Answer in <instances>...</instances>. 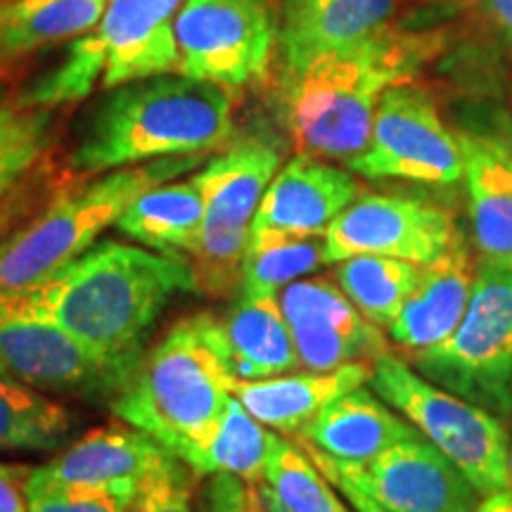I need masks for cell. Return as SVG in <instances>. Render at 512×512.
<instances>
[{
	"instance_id": "cell-1",
	"label": "cell",
	"mask_w": 512,
	"mask_h": 512,
	"mask_svg": "<svg viewBox=\"0 0 512 512\" xmlns=\"http://www.w3.org/2000/svg\"><path fill=\"white\" fill-rule=\"evenodd\" d=\"M441 48L439 34L392 27L304 67H280L271 105L299 155L349 159L366 150L384 91L415 76Z\"/></svg>"
},
{
	"instance_id": "cell-2",
	"label": "cell",
	"mask_w": 512,
	"mask_h": 512,
	"mask_svg": "<svg viewBox=\"0 0 512 512\" xmlns=\"http://www.w3.org/2000/svg\"><path fill=\"white\" fill-rule=\"evenodd\" d=\"M183 292H197L188 256L102 240L53 278L10 299L50 318L100 356L133 368L159 313Z\"/></svg>"
},
{
	"instance_id": "cell-3",
	"label": "cell",
	"mask_w": 512,
	"mask_h": 512,
	"mask_svg": "<svg viewBox=\"0 0 512 512\" xmlns=\"http://www.w3.org/2000/svg\"><path fill=\"white\" fill-rule=\"evenodd\" d=\"M233 138V91L185 74H159L112 88L95 107L69 166L76 174H102L207 155Z\"/></svg>"
},
{
	"instance_id": "cell-4",
	"label": "cell",
	"mask_w": 512,
	"mask_h": 512,
	"mask_svg": "<svg viewBox=\"0 0 512 512\" xmlns=\"http://www.w3.org/2000/svg\"><path fill=\"white\" fill-rule=\"evenodd\" d=\"M235 382L223 356L221 320L200 311L176 320L140 356L107 408L188 463L219 430Z\"/></svg>"
},
{
	"instance_id": "cell-5",
	"label": "cell",
	"mask_w": 512,
	"mask_h": 512,
	"mask_svg": "<svg viewBox=\"0 0 512 512\" xmlns=\"http://www.w3.org/2000/svg\"><path fill=\"white\" fill-rule=\"evenodd\" d=\"M202 162L204 155L166 157L110 171L81 188L64 185L46 207L0 235V302L53 278L88 252L138 195Z\"/></svg>"
},
{
	"instance_id": "cell-6",
	"label": "cell",
	"mask_w": 512,
	"mask_h": 512,
	"mask_svg": "<svg viewBox=\"0 0 512 512\" xmlns=\"http://www.w3.org/2000/svg\"><path fill=\"white\" fill-rule=\"evenodd\" d=\"M283 164V147L268 133L233 138L221 155L197 171L204 197V223L188 259L197 292L228 297L240 292L242 264L261 197Z\"/></svg>"
},
{
	"instance_id": "cell-7",
	"label": "cell",
	"mask_w": 512,
	"mask_h": 512,
	"mask_svg": "<svg viewBox=\"0 0 512 512\" xmlns=\"http://www.w3.org/2000/svg\"><path fill=\"white\" fill-rule=\"evenodd\" d=\"M411 363L446 392L512 420V271L479 259L460 325L437 347L413 354Z\"/></svg>"
},
{
	"instance_id": "cell-8",
	"label": "cell",
	"mask_w": 512,
	"mask_h": 512,
	"mask_svg": "<svg viewBox=\"0 0 512 512\" xmlns=\"http://www.w3.org/2000/svg\"><path fill=\"white\" fill-rule=\"evenodd\" d=\"M368 384L453 460L479 494L510 489V434L501 418L446 392L394 354L373 363Z\"/></svg>"
},
{
	"instance_id": "cell-9",
	"label": "cell",
	"mask_w": 512,
	"mask_h": 512,
	"mask_svg": "<svg viewBox=\"0 0 512 512\" xmlns=\"http://www.w3.org/2000/svg\"><path fill=\"white\" fill-rule=\"evenodd\" d=\"M347 169L373 181L451 188L463 183L465 162L458 133L446 126L432 93L408 81L384 91L366 150L349 159Z\"/></svg>"
},
{
	"instance_id": "cell-10",
	"label": "cell",
	"mask_w": 512,
	"mask_h": 512,
	"mask_svg": "<svg viewBox=\"0 0 512 512\" xmlns=\"http://www.w3.org/2000/svg\"><path fill=\"white\" fill-rule=\"evenodd\" d=\"M174 31L178 74L240 91L271 74L280 24L268 0H188Z\"/></svg>"
},
{
	"instance_id": "cell-11",
	"label": "cell",
	"mask_w": 512,
	"mask_h": 512,
	"mask_svg": "<svg viewBox=\"0 0 512 512\" xmlns=\"http://www.w3.org/2000/svg\"><path fill=\"white\" fill-rule=\"evenodd\" d=\"M131 370L17 299L0 302V375L8 380L43 394L110 403Z\"/></svg>"
},
{
	"instance_id": "cell-12",
	"label": "cell",
	"mask_w": 512,
	"mask_h": 512,
	"mask_svg": "<svg viewBox=\"0 0 512 512\" xmlns=\"http://www.w3.org/2000/svg\"><path fill=\"white\" fill-rule=\"evenodd\" d=\"M306 456L328 479H344L382 503L389 512H472L482 501L477 486L432 441H401L370 463H342L306 441Z\"/></svg>"
},
{
	"instance_id": "cell-13",
	"label": "cell",
	"mask_w": 512,
	"mask_h": 512,
	"mask_svg": "<svg viewBox=\"0 0 512 512\" xmlns=\"http://www.w3.org/2000/svg\"><path fill=\"white\" fill-rule=\"evenodd\" d=\"M451 211L418 197L363 195L325 230V264L375 254L430 266L460 238Z\"/></svg>"
},
{
	"instance_id": "cell-14",
	"label": "cell",
	"mask_w": 512,
	"mask_h": 512,
	"mask_svg": "<svg viewBox=\"0 0 512 512\" xmlns=\"http://www.w3.org/2000/svg\"><path fill=\"white\" fill-rule=\"evenodd\" d=\"M290 325L299 366L330 373L349 363L380 361L389 354L382 328L363 316L330 278L294 280L278 294Z\"/></svg>"
},
{
	"instance_id": "cell-15",
	"label": "cell",
	"mask_w": 512,
	"mask_h": 512,
	"mask_svg": "<svg viewBox=\"0 0 512 512\" xmlns=\"http://www.w3.org/2000/svg\"><path fill=\"white\" fill-rule=\"evenodd\" d=\"M174 453L119 420V425L98 427L50 460L31 470V479L55 486H91L136 498L147 479Z\"/></svg>"
},
{
	"instance_id": "cell-16",
	"label": "cell",
	"mask_w": 512,
	"mask_h": 512,
	"mask_svg": "<svg viewBox=\"0 0 512 512\" xmlns=\"http://www.w3.org/2000/svg\"><path fill=\"white\" fill-rule=\"evenodd\" d=\"M361 185L349 171L320 157L297 155L275 174L256 209L252 230L323 238L330 223L358 200Z\"/></svg>"
},
{
	"instance_id": "cell-17",
	"label": "cell",
	"mask_w": 512,
	"mask_h": 512,
	"mask_svg": "<svg viewBox=\"0 0 512 512\" xmlns=\"http://www.w3.org/2000/svg\"><path fill=\"white\" fill-rule=\"evenodd\" d=\"M472 240L479 259L512 271V140L460 131Z\"/></svg>"
},
{
	"instance_id": "cell-18",
	"label": "cell",
	"mask_w": 512,
	"mask_h": 512,
	"mask_svg": "<svg viewBox=\"0 0 512 512\" xmlns=\"http://www.w3.org/2000/svg\"><path fill=\"white\" fill-rule=\"evenodd\" d=\"M475 278V256L460 235L441 259L422 266L418 285L389 325V337L408 356L437 347L463 320L475 290Z\"/></svg>"
},
{
	"instance_id": "cell-19",
	"label": "cell",
	"mask_w": 512,
	"mask_h": 512,
	"mask_svg": "<svg viewBox=\"0 0 512 512\" xmlns=\"http://www.w3.org/2000/svg\"><path fill=\"white\" fill-rule=\"evenodd\" d=\"M98 31L107 50L105 91L181 67L174 15L157 0H107Z\"/></svg>"
},
{
	"instance_id": "cell-20",
	"label": "cell",
	"mask_w": 512,
	"mask_h": 512,
	"mask_svg": "<svg viewBox=\"0 0 512 512\" xmlns=\"http://www.w3.org/2000/svg\"><path fill=\"white\" fill-rule=\"evenodd\" d=\"M396 0H283L280 67H304L389 27Z\"/></svg>"
},
{
	"instance_id": "cell-21",
	"label": "cell",
	"mask_w": 512,
	"mask_h": 512,
	"mask_svg": "<svg viewBox=\"0 0 512 512\" xmlns=\"http://www.w3.org/2000/svg\"><path fill=\"white\" fill-rule=\"evenodd\" d=\"M422 437L399 411L366 387L351 389L320 411L302 432L306 441L325 456L342 463H370L401 441Z\"/></svg>"
},
{
	"instance_id": "cell-22",
	"label": "cell",
	"mask_w": 512,
	"mask_h": 512,
	"mask_svg": "<svg viewBox=\"0 0 512 512\" xmlns=\"http://www.w3.org/2000/svg\"><path fill=\"white\" fill-rule=\"evenodd\" d=\"M373 377L370 363H349L330 373H285L266 380L235 382V396L264 427L297 437L328 403Z\"/></svg>"
},
{
	"instance_id": "cell-23",
	"label": "cell",
	"mask_w": 512,
	"mask_h": 512,
	"mask_svg": "<svg viewBox=\"0 0 512 512\" xmlns=\"http://www.w3.org/2000/svg\"><path fill=\"white\" fill-rule=\"evenodd\" d=\"M221 320L223 356L235 380L252 382L299 368L278 294H238Z\"/></svg>"
},
{
	"instance_id": "cell-24",
	"label": "cell",
	"mask_w": 512,
	"mask_h": 512,
	"mask_svg": "<svg viewBox=\"0 0 512 512\" xmlns=\"http://www.w3.org/2000/svg\"><path fill=\"white\" fill-rule=\"evenodd\" d=\"M107 0H0V76L100 24Z\"/></svg>"
},
{
	"instance_id": "cell-25",
	"label": "cell",
	"mask_w": 512,
	"mask_h": 512,
	"mask_svg": "<svg viewBox=\"0 0 512 512\" xmlns=\"http://www.w3.org/2000/svg\"><path fill=\"white\" fill-rule=\"evenodd\" d=\"M204 197L195 178L162 183L128 204L114 228L157 252L192 254L202 235Z\"/></svg>"
},
{
	"instance_id": "cell-26",
	"label": "cell",
	"mask_w": 512,
	"mask_h": 512,
	"mask_svg": "<svg viewBox=\"0 0 512 512\" xmlns=\"http://www.w3.org/2000/svg\"><path fill=\"white\" fill-rule=\"evenodd\" d=\"M420 273L422 266L411 261L361 254L339 261L335 280L370 323L389 330L418 285Z\"/></svg>"
},
{
	"instance_id": "cell-27",
	"label": "cell",
	"mask_w": 512,
	"mask_h": 512,
	"mask_svg": "<svg viewBox=\"0 0 512 512\" xmlns=\"http://www.w3.org/2000/svg\"><path fill=\"white\" fill-rule=\"evenodd\" d=\"M74 425L67 406L0 375V451H55Z\"/></svg>"
},
{
	"instance_id": "cell-28",
	"label": "cell",
	"mask_w": 512,
	"mask_h": 512,
	"mask_svg": "<svg viewBox=\"0 0 512 512\" xmlns=\"http://www.w3.org/2000/svg\"><path fill=\"white\" fill-rule=\"evenodd\" d=\"M273 437L261 422H256L238 396L228 403V411L219 422V430L202 451H197L188 463L197 477L235 475L247 482H264L268 451Z\"/></svg>"
},
{
	"instance_id": "cell-29",
	"label": "cell",
	"mask_w": 512,
	"mask_h": 512,
	"mask_svg": "<svg viewBox=\"0 0 512 512\" xmlns=\"http://www.w3.org/2000/svg\"><path fill=\"white\" fill-rule=\"evenodd\" d=\"M325 264V242L320 238L252 230L245 264H242V294H280L294 280H302Z\"/></svg>"
},
{
	"instance_id": "cell-30",
	"label": "cell",
	"mask_w": 512,
	"mask_h": 512,
	"mask_svg": "<svg viewBox=\"0 0 512 512\" xmlns=\"http://www.w3.org/2000/svg\"><path fill=\"white\" fill-rule=\"evenodd\" d=\"M55 110L0 95V200L48 162Z\"/></svg>"
},
{
	"instance_id": "cell-31",
	"label": "cell",
	"mask_w": 512,
	"mask_h": 512,
	"mask_svg": "<svg viewBox=\"0 0 512 512\" xmlns=\"http://www.w3.org/2000/svg\"><path fill=\"white\" fill-rule=\"evenodd\" d=\"M264 484L290 512H349L302 446L273 437Z\"/></svg>"
},
{
	"instance_id": "cell-32",
	"label": "cell",
	"mask_w": 512,
	"mask_h": 512,
	"mask_svg": "<svg viewBox=\"0 0 512 512\" xmlns=\"http://www.w3.org/2000/svg\"><path fill=\"white\" fill-rule=\"evenodd\" d=\"M107 69V50L102 43L98 27L88 31L69 43V55L62 64H57L53 72L41 76L34 86L19 93V100L29 107H57L69 105L88 98L95 81Z\"/></svg>"
},
{
	"instance_id": "cell-33",
	"label": "cell",
	"mask_w": 512,
	"mask_h": 512,
	"mask_svg": "<svg viewBox=\"0 0 512 512\" xmlns=\"http://www.w3.org/2000/svg\"><path fill=\"white\" fill-rule=\"evenodd\" d=\"M27 512H131L136 498L91 486H55L27 479Z\"/></svg>"
},
{
	"instance_id": "cell-34",
	"label": "cell",
	"mask_w": 512,
	"mask_h": 512,
	"mask_svg": "<svg viewBox=\"0 0 512 512\" xmlns=\"http://www.w3.org/2000/svg\"><path fill=\"white\" fill-rule=\"evenodd\" d=\"M195 479H200L178 456H171L147 479L131 512H192Z\"/></svg>"
},
{
	"instance_id": "cell-35",
	"label": "cell",
	"mask_w": 512,
	"mask_h": 512,
	"mask_svg": "<svg viewBox=\"0 0 512 512\" xmlns=\"http://www.w3.org/2000/svg\"><path fill=\"white\" fill-rule=\"evenodd\" d=\"M60 188H64V185L57 181L53 171H50V164L46 162L17 190H12L5 200H0V235H5L22 221H27L29 216H34L38 209L46 207Z\"/></svg>"
},
{
	"instance_id": "cell-36",
	"label": "cell",
	"mask_w": 512,
	"mask_h": 512,
	"mask_svg": "<svg viewBox=\"0 0 512 512\" xmlns=\"http://www.w3.org/2000/svg\"><path fill=\"white\" fill-rule=\"evenodd\" d=\"M204 512H268L261 484L235 475H211L204 491Z\"/></svg>"
},
{
	"instance_id": "cell-37",
	"label": "cell",
	"mask_w": 512,
	"mask_h": 512,
	"mask_svg": "<svg viewBox=\"0 0 512 512\" xmlns=\"http://www.w3.org/2000/svg\"><path fill=\"white\" fill-rule=\"evenodd\" d=\"M34 467L0 463V512H27V479Z\"/></svg>"
},
{
	"instance_id": "cell-38",
	"label": "cell",
	"mask_w": 512,
	"mask_h": 512,
	"mask_svg": "<svg viewBox=\"0 0 512 512\" xmlns=\"http://www.w3.org/2000/svg\"><path fill=\"white\" fill-rule=\"evenodd\" d=\"M482 10L496 36L512 50V0H482Z\"/></svg>"
},
{
	"instance_id": "cell-39",
	"label": "cell",
	"mask_w": 512,
	"mask_h": 512,
	"mask_svg": "<svg viewBox=\"0 0 512 512\" xmlns=\"http://www.w3.org/2000/svg\"><path fill=\"white\" fill-rule=\"evenodd\" d=\"M328 479V477H325ZM328 482L335 486V489L342 494L344 498H347L351 508H354L356 512H389L387 508H384L382 503H377L373 496H368L366 491H361L358 486L344 482V479H328Z\"/></svg>"
},
{
	"instance_id": "cell-40",
	"label": "cell",
	"mask_w": 512,
	"mask_h": 512,
	"mask_svg": "<svg viewBox=\"0 0 512 512\" xmlns=\"http://www.w3.org/2000/svg\"><path fill=\"white\" fill-rule=\"evenodd\" d=\"M472 512H512V486L510 489L496 491V494L482 496L477 508Z\"/></svg>"
},
{
	"instance_id": "cell-41",
	"label": "cell",
	"mask_w": 512,
	"mask_h": 512,
	"mask_svg": "<svg viewBox=\"0 0 512 512\" xmlns=\"http://www.w3.org/2000/svg\"><path fill=\"white\" fill-rule=\"evenodd\" d=\"M261 496H264V503H266L268 512H290L283 503L278 501V496H275L266 484H261Z\"/></svg>"
},
{
	"instance_id": "cell-42",
	"label": "cell",
	"mask_w": 512,
	"mask_h": 512,
	"mask_svg": "<svg viewBox=\"0 0 512 512\" xmlns=\"http://www.w3.org/2000/svg\"><path fill=\"white\" fill-rule=\"evenodd\" d=\"M510 479H512V439H510Z\"/></svg>"
}]
</instances>
